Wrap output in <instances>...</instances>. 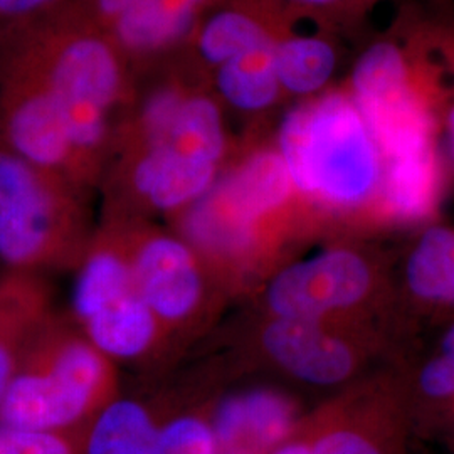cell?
<instances>
[{
    "instance_id": "3957f363",
    "label": "cell",
    "mask_w": 454,
    "mask_h": 454,
    "mask_svg": "<svg viewBox=\"0 0 454 454\" xmlns=\"http://www.w3.org/2000/svg\"><path fill=\"white\" fill-rule=\"evenodd\" d=\"M313 221H389V159L343 80L292 103L271 130Z\"/></svg>"
},
{
    "instance_id": "5bb4252c",
    "label": "cell",
    "mask_w": 454,
    "mask_h": 454,
    "mask_svg": "<svg viewBox=\"0 0 454 454\" xmlns=\"http://www.w3.org/2000/svg\"><path fill=\"white\" fill-rule=\"evenodd\" d=\"M340 35L290 17L273 43L276 73L288 103L318 97L335 86L341 67Z\"/></svg>"
},
{
    "instance_id": "8992f818",
    "label": "cell",
    "mask_w": 454,
    "mask_h": 454,
    "mask_svg": "<svg viewBox=\"0 0 454 454\" xmlns=\"http://www.w3.org/2000/svg\"><path fill=\"white\" fill-rule=\"evenodd\" d=\"M93 197L0 146V270L74 271L97 231Z\"/></svg>"
},
{
    "instance_id": "9c48e42d",
    "label": "cell",
    "mask_w": 454,
    "mask_h": 454,
    "mask_svg": "<svg viewBox=\"0 0 454 454\" xmlns=\"http://www.w3.org/2000/svg\"><path fill=\"white\" fill-rule=\"evenodd\" d=\"M373 261L352 246H328L305 258L283 261L260 288L261 315L347 328L377 293Z\"/></svg>"
},
{
    "instance_id": "4fadbf2b",
    "label": "cell",
    "mask_w": 454,
    "mask_h": 454,
    "mask_svg": "<svg viewBox=\"0 0 454 454\" xmlns=\"http://www.w3.org/2000/svg\"><path fill=\"white\" fill-rule=\"evenodd\" d=\"M219 0H137L110 31L131 73L179 54Z\"/></svg>"
},
{
    "instance_id": "7c38bea8",
    "label": "cell",
    "mask_w": 454,
    "mask_h": 454,
    "mask_svg": "<svg viewBox=\"0 0 454 454\" xmlns=\"http://www.w3.org/2000/svg\"><path fill=\"white\" fill-rule=\"evenodd\" d=\"M231 123L243 125L241 137L266 133L290 103L276 73L273 44L244 51L206 76Z\"/></svg>"
},
{
    "instance_id": "d6986e66",
    "label": "cell",
    "mask_w": 454,
    "mask_h": 454,
    "mask_svg": "<svg viewBox=\"0 0 454 454\" xmlns=\"http://www.w3.org/2000/svg\"><path fill=\"white\" fill-rule=\"evenodd\" d=\"M290 16L348 39L362 33L373 11L389 0H273Z\"/></svg>"
},
{
    "instance_id": "277c9868",
    "label": "cell",
    "mask_w": 454,
    "mask_h": 454,
    "mask_svg": "<svg viewBox=\"0 0 454 454\" xmlns=\"http://www.w3.org/2000/svg\"><path fill=\"white\" fill-rule=\"evenodd\" d=\"M19 34L63 118L82 180L97 194L133 91L130 65L110 34L71 7Z\"/></svg>"
},
{
    "instance_id": "5b68a950",
    "label": "cell",
    "mask_w": 454,
    "mask_h": 454,
    "mask_svg": "<svg viewBox=\"0 0 454 454\" xmlns=\"http://www.w3.org/2000/svg\"><path fill=\"white\" fill-rule=\"evenodd\" d=\"M120 367L58 309L35 335L0 401V424L65 433L98 416L118 394Z\"/></svg>"
},
{
    "instance_id": "6da1fadb",
    "label": "cell",
    "mask_w": 454,
    "mask_h": 454,
    "mask_svg": "<svg viewBox=\"0 0 454 454\" xmlns=\"http://www.w3.org/2000/svg\"><path fill=\"white\" fill-rule=\"evenodd\" d=\"M239 137L207 80L174 54L133 74L98 192L101 219L172 223L223 176Z\"/></svg>"
},
{
    "instance_id": "44dd1931",
    "label": "cell",
    "mask_w": 454,
    "mask_h": 454,
    "mask_svg": "<svg viewBox=\"0 0 454 454\" xmlns=\"http://www.w3.org/2000/svg\"><path fill=\"white\" fill-rule=\"evenodd\" d=\"M71 0H0V39L27 31L69 5Z\"/></svg>"
},
{
    "instance_id": "8fae6325",
    "label": "cell",
    "mask_w": 454,
    "mask_h": 454,
    "mask_svg": "<svg viewBox=\"0 0 454 454\" xmlns=\"http://www.w3.org/2000/svg\"><path fill=\"white\" fill-rule=\"evenodd\" d=\"M86 454H215L211 421L160 418L142 399L118 395L93 421Z\"/></svg>"
},
{
    "instance_id": "7402d4cb",
    "label": "cell",
    "mask_w": 454,
    "mask_h": 454,
    "mask_svg": "<svg viewBox=\"0 0 454 454\" xmlns=\"http://www.w3.org/2000/svg\"><path fill=\"white\" fill-rule=\"evenodd\" d=\"M0 454H73L65 433H43L0 424Z\"/></svg>"
},
{
    "instance_id": "ac0fdd59",
    "label": "cell",
    "mask_w": 454,
    "mask_h": 454,
    "mask_svg": "<svg viewBox=\"0 0 454 454\" xmlns=\"http://www.w3.org/2000/svg\"><path fill=\"white\" fill-rule=\"evenodd\" d=\"M426 7L441 82V145L454 160V0H427Z\"/></svg>"
},
{
    "instance_id": "52a82bcc",
    "label": "cell",
    "mask_w": 454,
    "mask_h": 454,
    "mask_svg": "<svg viewBox=\"0 0 454 454\" xmlns=\"http://www.w3.org/2000/svg\"><path fill=\"white\" fill-rule=\"evenodd\" d=\"M73 322L118 367L155 369L176 352L138 290L130 261L112 224L99 221L76 266Z\"/></svg>"
},
{
    "instance_id": "7a4b0ae2",
    "label": "cell",
    "mask_w": 454,
    "mask_h": 454,
    "mask_svg": "<svg viewBox=\"0 0 454 454\" xmlns=\"http://www.w3.org/2000/svg\"><path fill=\"white\" fill-rule=\"evenodd\" d=\"M167 226L194 247L229 298L258 290L279 266L283 246L317 224L270 130L239 137L223 176Z\"/></svg>"
},
{
    "instance_id": "30bf717a",
    "label": "cell",
    "mask_w": 454,
    "mask_h": 454,
    "mask_svg": "<svg viewBox=\"0 0 454 454\" xmlns=\"http://www.w3.org/2000/svg\"><path fill=\"white\" fill-rule=\"evenodd\" d=\"M253 350L283 377L320 389L345 384L360 367L350 330L309 320L261 315Z\"/></svg>"
},
{
    "instance_id": "2e32d148",
    "label": "cell",
    "mask_w": 454,
    "mask_h": 454,
    "mask_svg": "<svg viewBox=\"0 0 454 454\" xmlns=\"http://www.w3.org/2000/svg\"><path fill=\"white\" fill-rule=\"evenodd\" d=\"M58 309L48 276L0 270V401L29 345Z\"/></svg>"
},
{
    "instance_id": "9a60e30c",
    "label": "cell",
    "mask_w": 454,
    "mask_h": 454,
    "mask_svg": "<svg viewBox=\"0 0 454 454\" xmlns=\"http://www.w3.org/2000/svg\"><path fill=\"white\" fill-rule=\"evenodd\" d=\"M293 419L292 401L276 390L232 392L214 409L211 427L215 454H260L266 448H278L290 434Z\"/></svg>"
},
{
    "instance_id": "ffe728a7",
    "label": "cell",
    "mask_w": 454,
    "mask_h": 454,
    "mask_svg": "<svg viewBox=\"0 0 454 454\" xmlns=\"http://www.w3.org/2000/svg\"><path fill=\"white\" fill-rule=\"evenodd\" d=\"M273 454H382L372 441L354 429H333L315 438L279 444Z\"/></svg>"
},
{
    "instance_id": "e0dca14e",
    "label": "cell",
    "mask_w": 454,
    "mask_h": 454,
    "mask_svg": "<svg viewBox=\"0 0 454 454\" xmlns=\"http://www.w3.org/2000/svg\"><path fill=\"white\" fill-rule=\"evenodd\" d=\"M407 290L418 300L454 305V227H427L404 264Z\"/></svg>"
},
{
    "instance_id": "603a6c76",
    "label": "cell",
    "mask_w": 454,
    "mask_h": 454,
    "mask_svg": "<svg viewBox=\"0 0 454 454\" xmlns=\"http://www.w3.org/2000/svg\"><path fill=\"white\" fill-rule=\"evenodd\" d=\"M135 2L137 0H71L67 7L110 34L114 24L130 11Z\"/></svg>"
},
{
    "instance_id": "ba28073f",
    "label": "cell",
    "mask_w": 454,
    "mask_h": 454,
    "mask_svg": "<svg viewBox=\"0 0 454 454\" xmlns=\"http://www.w3.org/2000/svg\"><path fill=\"white\" fill-rule=\"evenodd\" d=\"M99 221L116 229L138 290L176 352L209 332L227 296L194 247L162 223Z\"/></svg>"
}]
</instances>
